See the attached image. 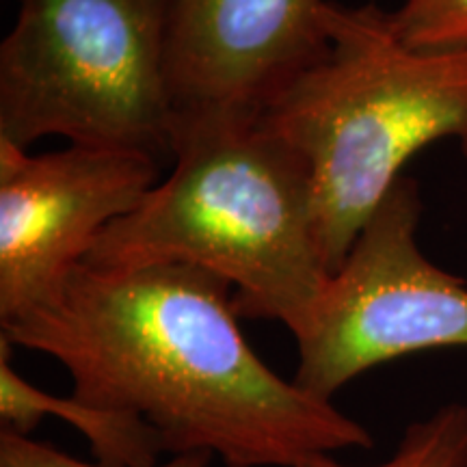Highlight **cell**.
<instances>
[{
    "instance_id": "9",
    "label": "cell",
    "mask_w": 467,
    "mask_h": 467,
    "mask_svg": "<svg viewBox=\"0 0 467 467\" xmlns=\"http://www.w3.org/2000/svg\"><path fill=\"white\" fill-rule=\"evenodd\" d=\"M296 467H467V405L451 402L407 426L394 454L377 465H347L317 454Z\"/></svg>"
},
{
    "instance_id": "3",
    "label": "cell",
    "mask_w": 467,
    "mask_h": 467,
    "mask_svg": "<svg viewBox=\"0 0 467 467\" xmlns=\"http://www.w3.org/2000/svg\"><path fill=\"white\" fill-rule=\"evenodd\" d=\"M325 22L329 50L262 121L307 161L336 273L413 154L454 139L467 156V55L407 48L375 3H327Z\"/></svg>"
},
{
    "instance_id": "10",
    "label": "cell",
    "mask_w": 467,
    "mask_h": 467,
    "mask_svg": "<svg viewBox=\"0 0 467 467\" xmlns=\"http://www.w3.org/2000/svg\"><path fill=\"white\" fill-rule=\"evenodd\" d=\"M399 42L426 55H467V0H402L389 11Z\"/></svg>"
},
{
    "instance_id": "5",
    "label": "cell",
    "mask_w": 467,
    "mask_h": 467,
    "mask_svg": "<svg viewBox=\"0 0 467 467\" xmlns=\"http://www.w3.org/2000/svg\"><path fill=\"white\" fill-rule=\"evenodd\" d=\"M422 200L400 175L331 273L306 329L295 336L292 381L320 400L388 361L467 347V282L420 251Z\"/></svg>"
},
{
    "instance_id": "7",
    "label": "cell",
    "mask_w": 467,
    "mask_h": 467,
    "mask_svg": "<svg viewBox=\"0 0 467 467\" xmlns=\"http://www.w3.org/2000/svg\"><path fill=\"white\" fill-rule=\"evenodd\" d=\"M325 11L327 0H169L175 117L262 119L329 50Z\"/></svg>"
},
{
    "instance_id": "2",
    "label": "cell",
    "mask_w": 467,
    "mask_h": 467,
    "mask_svg": "<svg viewBox=\"0 0 467 467\" xmlns=\"http://www.w3.org/2000/svg\"><path fill=\"white\" fill-rule=\"evenodd\" d=\"M173 169L85 260L191 265L232 285L241 318L306 329L331 271L307 161L262 119L175 117Z\"/></svg>"
},
{
    "instance_id": "4",
    "label": "cell",
    "mask_w": 467,
    "mask_h": 467,
    "mask_svg": "<svg viewBox=\"0 0 467 467\" xmlns=\"http://www.w3.org/2000/svg\"><path fill=\"white\" fill-rule=\"evenodd\" d=\"M0 44V139L171 156L169 0H17Z\"/></svg>"
},
{
    "instance_id": "8",
    "label": "cell",
    "mask_w": 467,
    "mask_h": 467,
    "mask_svg": "<svg viewBox=\"0 0 467 467\" xmlns=\"http://www.w3.org/2000/svg\"><path fill=\"white\" fill-rule=\"evenodd\" d=\"M14 344L0 336V420L3 429L28 435L44 418L72 424L89 441L96 463L107 467H154L165 452L161 437L141 418L89 405L74 396H55L28 383L11 364Z\"/></svg>"
},
{
    "instance_id": "11",
    "label": "cell",
    "mask_w": 467,
    "mask_h": 467,
    "mask_svg": "<svg viewBox=\"0 0 467 467\" xmlns=\"http://www.w3.org/2000/svg\"><path fill=\"white\" fill-rule=\"evenodd\" d=\"M213 454L191 452L175 454L165 463L154 467H208ZM0 467H107L100 463H87L74 459L72 454L58 451L50 441H35L28 435H17L14 431H0Z\"/></svg>"
},
{
    "instance_id": "1",
    "label": "cell",
    "mask_w": 467,
    "mask_h": 467,
    "mask_svg": "<svg viewBox=\"0 0 467 467\" xmlns=\"http://www.w3.org/2000/svg\"><path fill=\"white\" fill-rule=\"evenodd\" d=\"M238 320L232 285L206 268L80 265L48 303L0 327L66 368L74 399L148 422L171 457L296 467L375 446L364 424L271 370Z\"/></svg>"
},
{
    "instance_id": "6",
    "label": "cell",
    "mask_w": 467,
    "mask_h": 467,
    "mask_svg": "<svg viewBox=\"0 0 467 467\" xmlns=\"http://www.w3.org/2000/svg\"><path fill=\"white\" fill-rule=\"evenodd\" d=\"M159 165L83 145L28 154L0 139V325L57 295L104 230L159 184Z\"/></svg>"
}]
</instances>
